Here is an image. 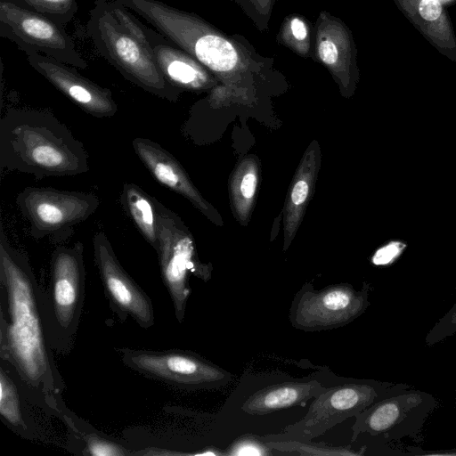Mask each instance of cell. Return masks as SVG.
<instances>
[{"mask_svg":"<svg viewBox=\"0 0 456 456\" xmlns=\"http://www.w3.org/2000/svg\"><path fill=\"white\" fill-rule=\"evenodd\" d=\"M269 448L281 452L297 453L299 455H314V456H338L363 455L362 451H354L351 445L347 446H329L324 443L314 444L307 441H299L293 439L271 440L265 441Z\"/></svg>","mask_w":456,"mask_h":456,"instance_id":"cell-24","label":"cell"},{"mask_svg":"<svg viewBox=\"0 0 456 456\" xmlns=\"http://www.w3.org/2000/svg\"><path fill=\"white\" fill-rule=\"evenodd\" d=\"M93 248L94 262L113 312L122 321L131 317L141 328L153 326L151 298L122 267L103 232L94 233Z\"/></svg>","mask_w":456,"mask_h":456,"instance_id":"cell-13","label":"cell"},{"mask_svg":"<svg viewBox=\"0 0 456 456\" xmlns=\"http://www.w3.org/2000/svg\"><path fill=\"white\" fill-rule=\"evenodd\" d=\"M370 286L364 282L360 290L340 283L314 290L312 284L304 285L295 296L289 321L296 329L305 331L343 327L360 315L370 305Z\"/></svg>","mask_w":456,"mask_h":456,"instance_id":"cell-12","label":"cell"},{"mask_svg":"<svg viewBox=\"0 0 456 456\" xmlns=\"http://www.w3.org/2000/svg\"><path fill=\"white\" fill-rule=\"evenodd\" d=\"M409 387L403 383L361 380L326 388L315 397L305 417L284 428V434L260 437L264 441L293 439L309 442L382 398Z\"/></svg>","mask_w":456,"mask_h":456,"instance_id":"cell-6","label":"cell"},{"mask_svg":"<svg viewBox=\"0 0 456 456\" xmlns=\"http://www.w3.org/2000/svg\"><path fill=\"white\" fill-rule=\"evenodd\" d=\"M230 1L235 2L237 4H239V3H240V0H230Z\"/></svg>","mask_w":456,"mask_h":456,"instance_id":"cell-31","label":"cell"},{"mask_svg":"<svg viewBox=\"0 0 456 456\" xmlns=\"http://www.w3.org/2000/svg\"><path fill=\"white\" fill-rule=\"evenodd\" d=\"M28 64L82 110L95 118H110L118 105L110 89L83 77L72 66L36 51H27Z\"/></svg>","mask_w":456,"mask_h":456,"instance_id":"cell-14","label":"cell"},{"mask_svg":"<svg viewBox=\"0 0 456 456\" xmlns=\"http://www.w3.org/2000/svg\"><path fill=\"white\" fill-rule=\"evenodd\" d=\"M125 365L150 379L183 389L225 386L232 375L198 354L187 350L119 348Z\"/></svg>","mask_w":456,"mask_h":456,"instance_id":"cell-9","label":"cell"},{"mask_svg":"<svg viewBox=\"0 0 456 456\" xmlns=\"http://www.w3.org/2000/svg\"><path fill=\"white\" fill-rule=\"evenodd\" d=\"M327 387L316 380L283 382L265 387L247 398L241 410L250 415H265L297 405H305Z\"/></svg>","mask_w":456,"mask_h":456,"instance_id":"cell-18","label":"cell"},{"mask_svg":"<svg viewBox=\"0 0 456 456\" xmlns=\"http://www.w3.org/2000/svg\"><path fill=\"white\" fill-rule=\"evenodd\" d=\"M272 449L260 436L244 435L235 440L224 452L225 455H271Z\"/></svg>","mask_w":456,"mask_h":456,"instance_id":"cell-27","label":"cell"},{"mask_svg":"<svg viewBox=\"0 0 456 456\" xmlns=\"http://www.w3.org/2000/svg\"><path fill=\"white\" fill-rule=\"evenodd\" d=\"M132 147L151 175L162 185L186 198L199 210L212 216V209L193 185L179 161L159 143L142 137Z\"/></svg>","mask_w":456,"mask_h":456,"instance_id":"cell-17","label":"cell"},{"mask_svg":"<svg viewBox=\"0 0 456 456\" xmlns=\"http://www.w3.org/2000/svg\"><path fill=\"white\" fill-rule=\"evenodd\" d=\"M142 27L161 73L172 86L181 91L201 92L219 85L216 77L190 53L142 22Z\"/></svg>","mask_w":456,"mask_h":456,"instance_id":"cell-16","label":"cell"},{"mask_svg":"<svg viewBox=\"0 0 456 456\" xmlns=\"http://www.w3.org/2000/svg\"><path fill=\"white\" fill-rule=\"evenodd\" d=\"M0 416L2 421L14 432L25 437L33 435L32 426L22 405V382L13 366L0 362Z\"/></svg>","mask_w":456,"mask_h":456,"instance_id":"cell-19","label":"cell"},{"mask_svg":"<svg viewBox=\"0 0 456 456\" xmlns=\"http://www.w3.org/2000/svg\"><path fill=\"white\" fill-rule=\"evenodd\" d=\"M276 0H240L239 6L261 31H268Z\"/></svg>","mask_w":456,"mask_h":456,"instance_id":"cell-26","label":"cell"},{"mask_svg":"<svg viewBox=\"0 0 456 456\" xmlns=\"http://www.w3.org/2000/svg\"><path fill=\"white\" fill-rule=\"evenodd\" d=\"M88 35L97 52L126 80L169 102L180 89L163 76L138 20L117 0H95L89 11Z\"/></svg>","mask_w":456,"mask_h":456,"instance_id":"cell-4","label":"cell"},{"mask_svg":"<svg viewBox=\"0 0 456 456\" xmlns=\"http://www.w3.org/2000/svg\"><path fill=\"white\" fill-rule=\"evenodd\" d=\"M86 295L84 245L57 246L47 288L40 287L45 330L53 351L68 354L80 322Z\"/></svg>","mask_w":456,"mask_h":456,"instance_id":"cell-5","label":"cell"},{"mask_svg":"<svg viewBox=\"0 0 456 456\" xmlns=\"http://www.w3.org/2000/svg\"><path fill=\"white\" fill-rule=\"evenodd\" d=\"M404 248L405 244L401 241H391L377 250L372 262L376 265H386L396 258Z\"/></svg>","mask_w":456,"mask_h":456,"instance_id":"cell-29","label":"cell"},{"mask_svg":"<svg viewBox=\"0 0 456 456\" xmlns=\"http://www.w3.org/2000/svg\"><path fill=\"white\" fill-rule=\"evenodd\" d=\"M456 332V303L442 316L433 328L428 332L425 342L430 346L445 338L452 337Z\"/></svg>","mask_w":456,"mask_h":456,"instance_id":"cell-28","label":"cell"},{"mask_svg":"<svg viewBox=\"0 0 456 456\" xmlns=\"http://www.w3.org/2000/svg\"><path fill=\"white\" fill-rule=\"evenodd\" d=\"M419 12L426 20H435L441 15L442 7L438 0H421Z\"/></svg>","mask_w":456,"mask_h":456,"instance_id":"cell-30","label":"cell"},{"mask_svg":"<svg viewBox=\"0 0 456 456\" xmlns=\"http://www.w3.org/2000/svg\"><path fill=\"white\" fill-rule=\"evenodd\" d=\"M257 168L253 161L245 160L236 170L232 181V198L235 209L246 218L251 208L257 186Z\"/></svg>","mask_w":456,"mask_h":456,"instance_id":"cell-23","label":"cell"},{"mask_svg":"<svg viewBox=\"0 0 456 456\" xmlns=\"http://www.w3.org/2000/svg\"><path fill=\"white\" fill-rule=\"evenodd\" d=\"M15 201L29 223V233L35 240L64 237L75 225L89 218L101 204L91 192L35 186L24 188Z\"/></svg>","mask_w":456,"mask_h":456,"instance_id":"cell-8","label":"cell"},{"mask_svg":"<svg viewBox=\"0 0 456 456\" xmlns=\"http://www.w3.org/2000/svg\"><path fill=\"white\" fill-rule=\"evenodd\" d=\"M0 358L34 391L53 397L64 380L48 342L37 283L27 255L11 246L0 226Z\"/></svg>","mask_w":456,"mask_h":456,"instance_id":"cell-1","label":"cell"},{"mask_svg":"<svg viewBox=\"0 0 456 456\" xmlns=\"http://www.w3.org/2000/svg\"><path fill=\"white\" fill-rule=\"evenodd\" d=\"M190 53L219 81L211 98L274 74V59L260 55L241 35L229 36L195 13L159 0H117Z\"/></svg>","mask_w":456,"mask_h":456,"instance_id":"cell-2","label":"cell"},{"mask_svg":"<svg viewBox=\"0 0 456 456\" xmlns=\"http://www.w3.org/2000/svg\"><path fill=\"white\" fill-rule=\"evenodd\" d=\"M157 224L160 273L173 301L177 321L182 322L191 289L188 273L207 281L211 265L200 263L192 236L180 217L157 200Z\"/></svg>","mask_w":456,"mask_h":456,"instance_id":"cell-7","label":"cell"},{"mask_svg":"<svg viewBox=\"0 0 456 456\" xmlns=\"http://www.w3.org/2000/svg\"><path fill=\"white\" fill-rule=\"evenodd\" d=\"M120 203L145 240L157 252L159 248L157 199L138 185L126 183L120 194Z\"/></svg>","mask_w":456,"mask_h":456,"instance_id":"cell-20","label":"cell"},{"mask_svg":"<svg viewBox=\"0 0 456 456\" xmlns=\"http://www.w3.org/2000/svg\"><path fill=\"white\" fill-rule=\"evenodd\" d=\"M0 167L42 179L89 170L84 144L53 114L10 109L0 120Z\"/></svg>","mask_w":456,"mask_h":456,"instance_id":"cell-3","label":"cell"},{"mask_svg":"<svg viewBox=\"0 0 456 456\" xmlns=\"http://www.w3.org/2000/svg\"><path fill=\"white\" fill-rule=\"evenodd\" d=\"M0 36L25 53L36 51L75 68H87L65 27L17 0H0Z\"/></svg>","mask_w":456,"mask_h":456,"instance_id":"cell-10","label":"cell"},{"mask_svg":"<svg viewBox=\"0 0 456 456\" xmlns=\"http://www.w3.org/2000/svg\"><path fill=\"white\" fill-rule=\"evenodd\" d=\"M436 406V399L428 392L411 387L402 389L354 416L351 442L362 434L380 436L388 442L414 437Z\"/></svg>","mask_w":456,"mask_h":456,"instance_id":"cell-11","label":"cell"},{"mask_svg":"<svg viewBox=\"0 0 456 456\" xmlns=\"http://www.w3.org/2000/svg\"><path fill=\"white\" fill-rule=\"evenodd\" d=\"M303 166L304 167H300L296 180L292 184L289 201L286 207V245L288 243V240L291 238L290 234L297 229V225L304 209V205L309 197L311 184L313 182L314 163L313 161H309L308 168L306 169V159L304 161Z\"/></svg>","mask_w":456,"mask_h":456,"instance_id":"cell-22","label":"cell"},{"mask_svg":"<svg viewBox=\"0 0 456 456\" xmlns=\"http://www.w3.org/2000/svg\"><path fill=\"white\" fill-rule=\"evenodd\" d=\"M276 42L304 59H313L314 26L303 15H287L279 28Z\"/></svg>","mask_w":456,"mask_h":456,"instance_id":"cell-21","label":"cell"},{"mask_svg":"<svg viewBox=\"0 0 456 456\" xmlns=\"http://www.w3.org/2000/svg\"><path fill=\"white\" fill-rule=\"evenodd\" d=\"M352 33L341 19L321 11L314 24L313 61L324 66L341 92L353 90L358 77Z\"/></svg>","mask_w":456,"mask_h":456,"instance_id":"cell-15","label":"cell"},{"mask_svg":"<svg viewBox=\"0 0 456 456\" xmlns=\"http://www.w3.org/2000/svg\"><path fill=\"white\" fill-rule=\"evenodd\" d=\"M27 8L38 12L65 27L75 16L77 0H17Z\"/></svg>","mask_w":456,"mask_h":456,"instance_id":"cell-25","label":"cell"}]
</instances>
